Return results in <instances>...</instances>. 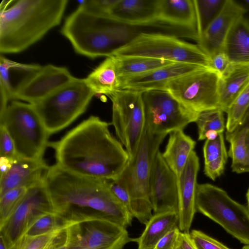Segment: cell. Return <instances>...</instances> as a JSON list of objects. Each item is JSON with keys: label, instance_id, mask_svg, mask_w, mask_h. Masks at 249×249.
<instances>
[{"label": "cell", "instance_id": "obj_1", "mask_svg": "<svg viewBox=\"0 0 249 249\" xmlns=\"http://www.w3.org/2000/svg\"><path fill=\"white\" fill-rule=\"evenodd\" d=\"M111 124L90 116L49 145L57 164L72 173L102 179H114L129 160L120 141L109 131Z\"/></svg>", "mask_w": 249, "mask_h": 249}, {"label": "cell", "instance_id": "obj_2", "mask_svg": "<svg viewBox=\"0 0 249 249\" xmlns=\"http://www.w3.org/2000/svg\"><path fill=\"white\" fill-rule=\"evenodd\" d=\"M54 212L69 225L100 219L126 229L133 216L109 189L106 179L77 175L55 164L44 175Z\"/></svg>", "mask_w": 249, "mask_h": 249}, {"label": "cell", "instance_id": "obj_3", "mask_svg": "<svg viewBox=\"0 0 249 249\" xmlns=\"http://www.w3.org/2000/svg\"><path fill=\"white\" fill-rule=\"evenodd\" d=\"M67 0H19L0 9V52L24 51L59 25Z\"/></svg>", "mask_w": 249, "mask_h": 249}, {"label": "cell", "instance_id": "obj_4", "mask_svg": "<svg viewBox=\"0 0 249 249\" xmlns=\"http://www.w3.org/2000/svg\"><path fill=\"white\" fill-rule=\"evenodd\" d=\"M61 33L76 53L92 59L112 56L134 37L110 18L92 14L80 6L67 18Z\"/></svg>", "mask_w": 249, "mask_h": 249}, {"label": "cell", "instance_id": "obj_5", "mask_svg": "<svg viewBox=\"0 0 249 249\" xmlns=\"http://www.w3.org/2000/svg\"><path fill=\"white\" fill-rule=\"evenodd\" d=\"M167 134L151 133L145 126L137 150L114 180L128 192L131 213L144 225L152 216L150 199L151 174L155 157Z\"/></svg>", "mask_w": 249, "mask_h": 249}, {"label": "cell", "instance_id": "obj_6", "mask_svg": "<svg viewBox=\"0 0 249 249\" xmlns=\"http://www.w3.org/2000/svg\"><path fill=\"white\" fill-rule=\"evenodd\" d=\"M94 92L85 78H75L32 104L49 135L65 128L87 109Z\"/></svg>", "mask_w": 249, "mask_h": 249}, {"label": "cell", "instance_id": "obj_7", "mask_svg": "<svg viewBox=\"0 0 249 249\" xmlns=\"http://www.w3.org/2000/svg\"><path fill=\"white\" fill-rule=\"evenodd\" d=\"M0 123L12 138L18 156L30 160L43 159L50 135L32 104L12 102L0 115Z\"/></svg>", "mask_w": 249, "mask_h": 249}, {"label": "cell", "instance_id": "obj_8", "mask_svg": "<svg viewBox=\"0 0 249 249\" xmlns=\"http://www.w3.org/2000/svg\"><path fill=\"white\" fill-rule=\"evenodd\" d=\"M112 56L146 57L210 68V58L198 44L159 33H140Z\"/></svg>", "mask_w": 249, "mask_h": 249}, {"label": "cell", "instance_id": "obj_9", "mask_svg": "<svg viewBox=\"0 0 249 249\" xmlns=\"http://www.w3.org/2000/svg\"><path fill=\"white\" fill-rule=\"evenodd\" d=\"M196 206L198 212L220 225L241 243L249 244V211L222 189L197 184Z\"/></svg>", "mask_w": 249, "mask_h": 249}, {"label": "cell", "instance_id": "obj_10", "mask_svg": "<svg viewBox=\"0 0 249 249\" xmlns=\"http://www.w3.org/2000/svg\"><path fill=\"white\" fill-rule=\"evenodd\" d=\"M109 97L112 103L111 124L131 159L137 150L145 127L142 92L120 89Z\"/></svg>", "mask_w": 249, "mask_h": 249}, {"label": "cell", "instance_id": "obj_11", "mask_svg": "<svg viewBox=\"0 0 249 249\" xmlns=\"http://www.w3.org/2000/svg\"><path fill=\"white\" fill-rule=\"evenodd\" d=\"M220 76L211 68H202L172 80L165 90L185 107L200 113L219 108Z\"/></svg>", "mask_w": 249, "mask_h": 249}, {"label": "cell", "instance_id": "obj_12", "mask_svg": "<svg viewBox=\"0 0 249 249\" xmlns=\"http://www.w3.org/2000/svg\"><path fill=\"white\" fill-rule=\"evenodd\" d=\"M145 126L153 134H168L196 122L199 113L182 105L166 90L142 92Z\"/></svg>", "mask_w": 249, "mask_h": 249}, {"label": "cell", "instance_id": "obj_13", "mask_svg": "<svg viewBox=\"0 0 249 249\" xmlns=\"http://www.w3.org/2000/svg\"><path fill=\"white\" fill-rule=\"evenodd\" d=\"M54 212L43 178L28 187L10 217L0 225V238L9 249L41 216Z\"/></svg>", "mask_w": 249, "mask_h": 249}, {"label": "cell", "instance_id": "obj_14", "mask_svg": "<svg viewBox=\"0 0 249 249\" xmlns=\"http://www.w3.org/2000/svg\"><path fill=\"white\" fill-rule=\"evenodd\" d=\"M66 230L68 249H123L135 240L129 237L126 229L104 219L72 223Z\"/></svg>", "mask_w": 249, "mask_h": 249}, {"label": "cell", "instance_id": "obj_15", "mask_svg": "<svg viewBox=\"0 0 249 249\" xmlns=\"http://www.w3.org/2000/svg\"><path fill=\"white\" fill-rule=\"evenodd\" d=\"M74 78L66 67L52 64L40 66L14 88L12 99L33 104Z\"/></svg>", "mask_w": 249, "mask_h": 249}, {"label": "cell", "instance_id": "obj_16", "mask_svg": "<svg viewBox=\"0 0 249 249\" xmlns=\"http://www.w3.org/2000/svg\"><path fill=\"white\" fill-rule=\"evenodd\" d=\"M154 213H178V178L158 151L152 166L149 186Z\"/></svg>", "mask_w": 249, "mask_h": 249}, {"label": "cell", "instance_id": "obj_17", "mask_svg": "<svg viewBox=\"0 0 249 249\" xmlns=\"http://www.w3.org/2000/svg\"><path fill=\"white\" fill-rule=\"evenodd\" d=\"M199 169V158L194 150L178 179V228L182 232H189L196 212V198Z\"/></svg>", "mask_w": 249, "mask_h": 249}, {"label": "cell", "instance_id": "obj_18", "mask_svg": "<svg viewBox=\"0 0 249 249\" xmlns=\"http://www.w3.org/2000/svg\"><path fill=\"white\" fill-rule=\"evenodd\" d=\"M202 68L205 67L189 63H174L140 74L119 78V89L142 92L165 90L167 84L172 80Z\"/></svg>", "mask_w": 249, "mask_h": 249}, {"label": "cell", "instance_id": "obj_19", "mask_svg": "<svg viewBox=\"0 0 249 249\" xmlns=\"http://www.w3.org/2000/svg\"><path fill=\"white\" fill-rule=\"evenodd\" d=\"M243 11L235 0H227L217 17L213 21L198 40V45L209 56L223 51L226 38L234 23Z\"/></svg>", "mask_w": 249, "mask_h": 249}, {"label": "cell", "instance_id": "obj_20", "mask_svg": "<svg viewBox=\"0 0 249 249\" xmlns=\"http://www.w3.org/2000/svg\"><path fill=\"white\" fill-rule=\"evenodd\" d=\"M48 167L44 159L30 160L16 156L10 169L0 178V197L15 188H28L36 184L43 178Z\"/></svg>", "mask_w": 249, "mask_h": 249}, {"label": "cell", "instance_id": "obj_21", "mask_svg": "<svg viewBox=\"0 0 249 249\" xmlns=\"http://www.w3.org/2000/svg\"><path fill=\"white\" fill-rule=\"evenodd\" d=\"M158 14L159 0H118L109 16L119 24L143 25L157 22Z\"/></svg>", "mask_w": 249, "mask_h": 249}, {"label": "cell", "instance_id": "obj_22", "mask_svg": "<svg viewBox=\"0 0 249 249\" xmlns=\"http://www.w3.org/2000/svg\"><path fill=\"white\" fill-rule=\"evenodd\" d=\"M157 21L187 28L199 39L195 0H159Z\"/></svg>", "mask_w": 249, "mask_h": 249}, {"label": "cell", "instance_id": "obj_23", "mask_svg": "<svg viewBox=\"0 0 249 249\" xmlns=\"http://www.w3.org/2000/svg\"><path fill=\"white\" fill-rule=\"evenodd\" d=\"M249 84V64L231 63L219 78V108L227 113L235 99Z\"/></svg>", "mask_w": 249, "mask_h": 249}, {"label": "cell", "instance_id": "obj_24", "mask_svg": "<svg viewBox=\"0 0 249 249\" xmlns=\"http://www.w3.org/2000/svg\"><path fill=\"white\" fill-rule=\"evenodd\" d=\"M196 144L183 130L170 133L168 142L162 156L178 179L185 167Z\"/></svg>", "mask_w": 249, "mask_h": 249}, {"label": "cell", "instance_id": "obj_25", "mask_svg": "<svg viewBox=\"0 0 249 249\" xmlns=\"http://www.w3.org/2000/svg\"><path fill=\"white\" fill-rule=\"evenodd\" d=\"M178 227L176 212L154 213L145 224L141 235L135 238L138 249H153L158 241L173 229Z\"/></svg>", "mask_w": 249, "mask_h": 249}, {"label": "cell", "instance_id": "obj_26", "mask_svg": "<svg viewBox=\"0 0 249 249\" xmlns=\"http://www.w3.org/2000/svg\"><path fill=\"white\" fill-rule=\"evenodd\" d=\"M223 52L232 64H249V23L242 17L231 28Z\"/></svg>", "mask_w": 249, "mask_h": 249}, {"label": "cell", "instance_id": "obj_27", "mask_svg": "<svg viewBox=\"0 0 249 249\" xmlns=\"http://www.w3.org/2000/svg\"><path fill=\"white\" fill-rule=\"evenodd\" d=\"M85 80L95 94L109 96L119 90L120 83L113 57H107Z\"/></svg>", "mask_w": 249, "mask_h": 249}, {"label": "cell", "instance_id": "obj_28", "mask_svg": "<svg viewBox=\"0 0 249 249\" xmlns=\"http://www.w3.org/2000/svg\"><path fill=\"white\" fill-rule=\"evenodd\" d=\"M203 152L204 174L214 180L223 173L228 157L223 133L214 140H206Z\"/></svg>", "mask_w": 249, "mask_h": 249}, {"label": "cell", "instance_id": "obj_29", "mask_svg": "<svg viewBox=\"0 0 249 249\" xmlns=\"http://www.w3.org/2000/svg\"><path fill=\"white\" fill-rule=\"evenodd\" d=\"M112 56L119 78L140 74L175 63L146 57Z\"/></svg>", "mask_w": 249, "mask_h": 249}, {"label": "cell", "instance_id": "obj_30", "mask_svg": "<svg viewBox=\"0 0 249 249\" xmlns=\"http://www.w3.org/2000/svg\"><path fill=\"white\" fill-rule=\"evenodd\" d=\"M247 131L226 133V140L230 143L228 154L232 160L231 169L238 174L249 172V151L245 144Z\"/></svg>", "mask_w": 249, "mask_h": 249}, {"label": "cell", "instance_id": "obj_31", "mask_svg": "<svg viewBox=\"0 0 249 249\" xmlns=\"http://www.w3.org/2000/svg\"><path fill=\"white\" fill-rule=\"evenodd\" d=\"M226 1L227 0H195L199 39L208 26L221 12Z\"/></svg>", "mask_w": 249, "mask_h": 249}, {"label": "cell", "instance_id": "obj_32", "mask_svg": "<svg viewBox=\"0 0 249 249\" xmlns=\"http://www.w3.org/2000/svg\"><path fill=\"white\" fill-rule=\"evenodd\" d=\"M223 112L219 108L203 111L199 114L196 122L198 129V140H205L209 132L223 133L226 128Z\"/></svg>", "mask_w": 249, "mask_h": 249}, {"label": "cell", "instance_id": "obj_33", "mask_svg": "<svg viewBox=\"0 0 249 249\" xmlns=\"http://www.w3.org/2000/svg\"><path fill=\"white\" fill-rule=\"evenodd\" d=\"M249 108V84L229 107L226 123V132L231 133L241 124Z\"/></svg>", "mask_w": 249, "mask_h": 249}, {"label": "cell", "instance_id": "obj_34", "mask_svg": "<svg viewBox=\"0 0 249 249\" xmlns=\"http://www.w3.org/2000/svg\"><path fill=\"white\" fill-rule=\"evenodd\" d=\"M69 224L55 212L46 213L37 219L24 235L35 237L65 228Z\"/></svg>", "mask_w": 249, "mask_h": 249}, {"label": "cell", "instance_id": "obj_35", "mask_svg": "<svg viewBox=\"0 0 249 249\" xmlns=\"http://www.w3.org/2000/svg\"><path fill=\"white\" fill-rule=\"evenodd\" d=\"M26 187H20L11 190L0 197V225L11 215L27 190Z\"/></svg>", "mask_w": 249, "mask_h": 249}, {"label": "cell", "instance_id": "obj_36", "mask_svg": "<svg viewBox=\"0 0 249 249\" xmlns=\"http://www.w3.org/2000/svg\"><path fill=\"white\" fill-rule=\"evenodd\" d=\"M12 66L13 61L1 54L0 57V96L1 98L8 101L12 99L14 89L9 76V71Z\"/></svg>", "mask_w": 249, "mask_h": 249}, {"label": "cell", "instance_id": "obj_37", "mask_svg": "<svg viewBox=\"0 0 249 249\" xmlns=\"http://www.w3.org/2000/svg\"><path fill=\"white\" fill-rule=\"evenodd\" d=\"M58 230L35 237H28L23 235L15 243L17 248V249H45Z\"/></svg>", "mask_w": 249, "mask_h": 249}, {"label": "cell", "instance_id": "obj_38", "mask_svg": "<svg viewBox=\"0 0 249 249\" xmlns=\"http://www.w3.org/2000/svg\"><path fill=\"white\" fill-rule=\"evenodd\" d=\"M118 0H88L81 1L79 6L87 11L102 17L109 18L111 7Z\"/></svg>", "mask_w": 249, "mask_h": 249}, {"label": "cell", "instance_id": "obj_39", "mask_svg": "<svg viewBox=\"0 0 249 249\" xmlns=\"http://www.w3.org/2000/svg\"><path fill=\"white\" fill-rule=\"evenodd\" d=\"M190 235L197 249H231L200 231L192 230Z\"/></svg>", "mask_w": 249, "mask_h": 249}, {"label": "cell", "instance_id": "obj_40", "mask_svg": "<svg viewBox=\"0 0 249 249\" xmlns=\"http://www.w3.org/2000/svg\"><path fill=\"white\" fill-rule=\"evenodd\" d=\"M15 145L3 124H0V157L12 159L17 156Z\"/></svg>", "mask_w": 249, "mask_h": 249}, {"label": "cell", "instance_id": "obj_41", "mask_svg": "<svg viewBox=\"0 0 249 249\" xmlns=\"http://www.w3.org/2000/svg\"><path fill=\"white\" fill-rule=\"evenodd\" d=\"M106 181L112 194L131 213L130 198L127 191L114 179Z\"/></svg>", "mask_w": 249, "mask_h": 249}, {"label": "cell", "instance_id": "obj_42", "mask_svg": "<svg viewBox=\"0 0 249 249\" xmlns=\"http://www.w3.org/2000/svg\"><path fill=\"white\" fill-rule=\"evenodd\" d=\"M231 64L223 51L216 53L210 57V68L220 76L228 70Z\"/></svg>", "mask_w": 249, "mask_h": 249}, {"label": "cell", "instance_id": "obj_43", "mask_svg": "<svg viewBox=\"0 0 249 249\" xmlns=\"http://www.w3.org/2000/svg\"><path fill=\"white\" fill-rule=\"evenodd\" d=\"M180 231L178 227L170 231L158 241L153 249H173Z\"/></svg>", "mask_w": 249, "mask_h": 249}, {"label": "cell", "instance_id": "obj_44", "mask_svg": "<svg viewBox=\"0 0 249 249\" xmlns=\"http://www.w3.org/2000/svg\"><path fill=\"white\" fill-rule=\"evenodd\" d=\"M173 249H197L189 232L180 231Z\"/></svg>", "mask_w": 249, "mask_h": 249}, {"label": "cell", "instance_id": "obj_45", "mask_svg": "<svg viewBox=\"0 0 249 249\" xmlns=\"http://www.w3.org/2000/svg\"><path fill=\"white\" fill-rule=\"evenodd\" d=\"M12 159L0 157V178L3 176L10 169Z\"/></svg>", "mask_w": 249, "mask_h": 249}, {"label": "cell", "instance_id": "obj_46", "mask_svg": "<svg viewBox=\"0 0 249 249\" xmlns=\"http://www.w3.org/2000/svg\"><path fill=\"white\" fill-rule=\"evenodd\" d=\"M235 0L243 10L242 18L249 23V0Z\"/></svg>", "mask_w": 249, "mask_h": 249}, {"label": "cell", "instance_id": "obj_47", "mask_svg": "<svg viewBox=\"0 0 249 249\" xmlns=\"http://www.w3.org/2000/svg\"><path fill=\"white\" fill-rule=\"evenodd\" d=\"M249 129V109L247 111L240 125L232 132H239ZM232 133V132H231Z\"/></svg>", "mask_w": 249, "mask_h": 249}, {"label": "cell", "instance_id": "obj_48", "mask_svg": "<svg viewBox=\"0 0 249 249\" xmlns=\"http://www.w3.org/2000/svg\"><path fill=\"white\" fill-rule=\"evenodd\" d=\"M245 144L249 151V129L247 131L245 137Z\"/></svg>", "mask_w": 249, "mask_h": 249}, {"label": "cell", "instance_id": "obj_49", "mask_svg": "<svg viewBox=\"0 0 249 249\" xmlns=\"http://www.w3.org/2000/svg\"><path fill=\"white\" fill-rule=\"evenodd\" d=\"M0 249H8L3 240L0 238Z\"/></svg>", "mask_w": 249, "mask_h": 249}, {"label": "cell", "instance_id": "obj_50", "mask_svg": "<svg viewBox=\"0 0 249 249\" xmlns=\"http://www.w3.org/2000/svg\"><path fill=\"white\" fill-rule=\"evenodd\" d=\"M246 198L247 200V203H248V208L249 211V188L247 191V194H246Z\"/></svg>", "mask_w": 249, "mask_h": 249}, {"label": "cell", "instance_id": "obj_51", "mask_svg": "<svg viewBox=\"0 0 249 249\" xmlns=\"http://www.w3.org/2000/svg\"><path fill=\"white\" fill-rule=\"evenodd\" d=\"M57 249H68V248L66 244H65V245L62 246Z\"/></svg>", "mask_w": 249, "mask_h": 249}, {"label": "cell", "instance_id": "obj_52", "mask_svg": "<svg viewBox=\"0 0 249 249\" xmlns=\"http://www.w3.org/2000/svg\"><path fill=\"white\" fill-rule=\"evenodd\" d=\"M242 249H249V244L245 245Z\"/></svg>", "mask_w": 249, "mask_h": 249}, {"label": "cell", "instance_id": "obj_53", "mask_svg": "<svg viewBox=\"0 0 249 249\" xmlns=\"http://www.w3.org/2000/svg\"><path fill=\"white\" fill-rule=\"evenodd\" d=\"M247 111H248V110H247Z\"/></svg>", "mask_w": 249, "mask_h": 249}]
</instances>
